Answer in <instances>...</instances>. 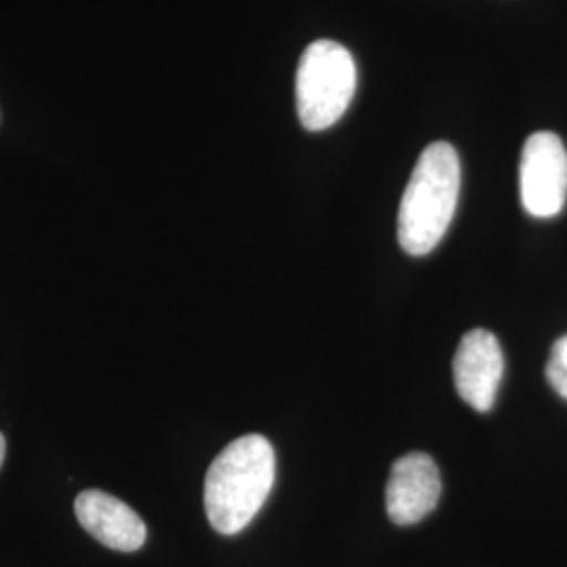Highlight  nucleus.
I'll return each mask as SVG.
<instances>
[{"label":"nucleus","mask_w":567,"mask_h":567,"mask_svg":"<svg viewBox=\"0 0 567 567\" xmlns=\"http://www.w3.org/2000/svg\"><path fill=\"white\" fill-rule=\"evenodd\" d=\"M276 482V454L264 435L234 440L213 461L204 482V507L210 526L234 536L248 526Z\"/></svg>","instance_id":"1"},{"label":"nucleus","mask_w":567,"mask_h":567,"mask_svg":"<svg viewBox=\"0 0 567 567\" xmlns=\"http://www.w3.org/2000/svg\"><path fill=\"white\" fill-rule=\"evenodd\" d=\"M461 194V161L456 150L446 142L426 145L405 185L398 240L408 255H429L454 219Z\"/></svg>","instance_id":"2"},{"label":"nucleus","mask_w":567,"mask_h":567,"mask_svg":"<svg viewBox=\"0 0 567 567\" xmlns=\"http://www.w3.org/2000/svg\"><path fill=\"white\" fill-rule=\"evenodd\" d=\"M358 70L351 53L334 41L311 42L297 70V114L307 131L341 121L353 100Z\"/></svg>","instance_id":"3"},{"label":"nucleus","mask_w":567,"mask_h":567,"mask_svg":"<svg viewBox=\"0 0 567 567\" xmlns=\"http://www.w3.org/2000/svg\"><path fill=\"white\" fill-rule=\"evenodd\" d=\"M519 194L527 215L536 219H550L564 210L567 150L555 133L538 131L527 137L519 166Z\"/></svg>","instance_id":"4"},{"label":"nucleus","mask_w":567,"mask_h":567,"mask_svg":"<svg viewBox=\"0 0 567 567\" xmlns=\"http://www.w3.org/2000/svg\"><path fill=\"white\" fill-rule=\"evenodd\" d=\"M454 385L477 412H489L505 377V355L498 339L484 328L466 332L454 355Z\"/></svg>","instance_id":"5"},{"label":"nucleus","mask_w":567,"mask_h":567,"mask_svg":"<svg viewBox=\"0 0 567 567\" xmlns=\"http://www.w3.org/2000/svg\"><path fill=\"white\" fill-rule=\"evenodd\" d=\"M442 496V477L433 458L412 452L391 466L386 482V515L398 526H412L437 507Z\"/></svg>","instance_id":"6"},{"label":"nucleus","mask_w":567,"mask_h":567,"mask_svg":"<svg viewBox=\"0 0 567 567\" xmlns=\"http://www.w3.org/2000/svg\"><path fill=\"white\" fill-rule=\"evenodd\" d=\"M81 526L105 547L133 553L143 547L147 529L142 517L121 498L102 489H84L76 498Z\"/></svg>","instance_id":"7"},{"label":"nucleus","mask_w":567,"mask_h":567,"mask_svg":"<svg viewBox=\"0 0 567 567\" xmlns=\"http://www.w3.org/2000/svg\"><path fill=\"white\" fill-rule=\"evenodd\" d=\"M548 385L555 389L557 395H561L567 400V334L561 339H557L553 349H550V358L547 364Z\"/></svg>","instance_id":"8"},{"label":"nucleus","mask_w":567,"mask_h":567,"mask_svg":"<svg viewBox=\"0 0 567 567\" xmlns=\"http://www.w3.org/2000/svg\"><path fill=\"white\" fill-rule=\"evenodd\" d=\"M4 450H7V444H4V437L0 433V466H2V461H4Z\"/></svg>","instance_id":"9"}]
</instances>
